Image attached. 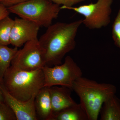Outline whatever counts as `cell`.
<instances>
[{
    "instance_id": "cell-1",
    "label": "cell",
    "mask_w": 120,
    "mask_h": 120,
    "mask_svg": "<svg viewBox=\"0 0 120 120\" xmlns=\"http://www.w3.org/2000/svg\"><path fill=\"white\" fill-rule=\"evenodd\" d=\"M82 22L80 19L69 23L57 22L47 27L38 39L45 65L61 64L66 54L75 49L76 37Z\"/></svg>"
},
{
    "instance_id": "cell-2",
    "label": "cell",
    "mask_w": 120,
    "mask_h": 120,
    "mask_svg": "<svg viewBox=\"0 0 120 120\" xmlns=\"http://www.w3.org/2000/svg\"><path fill=\"white\" fill-rule=\"evenodd\" d=\"M72 90L79 98L80 104L88 120H98L103 103L116 92V88L113 84L98 83L82 76L75 80Z\"/></svg>"
},
{
    "instance_id": "cell-3",
    "label": "cell",
    "mask_w": 120,
    "mask_h": 120,
    "mask_svg": "<svg viewBox=\"0 0 120 120\" xmlns=\"http://www.w3.org/2000/svg\"><path fill=\"white\" fill-rule=\"evenodd\" d=\"M2 81L9 94L22 101H28L35 97L44 87L45 83L42 68L24 71L11 65L4 73Z\"/></svg>"
},
{
    "instance_id": "cell-4",
    "label": "cell",
    "mask_w": 120,
    "mask_h": 120,
    "mask_svg": "<svg viewBox=\"0 0 120 120\" xmlns=\"http://www.w3.org/2000/svg\"><path fill=\"white\" fill-rule=\"evenodd\" d=\"M9 13L47 28L58 17L60 5L48 0H28L8 8Z\"/></svg>"
},
{
    "instance_id": "cell-5",
    "label": "cell",
    "mask_w": 120,
    "mask_h": 120,
    "mask_svg": "<svg viewBox=\"0 0 120 120\" xmlns=\"http://www.w3.org/2000/svg\"><path fill=\"white\" fill-rule=\"evenodd\" d=\"M113 0H98L95 3L78 7L62 6L61 8L72 10L84 17L82 23L90 30L105 27L111 22L112 5Z\"/></svg>"
},
{
    "instance_id": "cell-6",
    "label": "cell",
    "mask_w": 120,
    "mask_h": 120,
    "mask_svg": "<svg viewBox=\"0 0 120 120\" xmlns=\"http://www.w3.org/2000/svg\"><path fill=\"white\" fill-rule=\"evenodd\" d=\"M42 69L45 76L44 87L60 86L72 89L74 82L82 75V69L69 56L66 57L63 64L53 67L45 65Z\"/></svg>"
},
{
    "instance_id": "cell-7",
    "label": "cell",
    "mask_w": 120,
    "mask_h": 120,
    "mask_svg": "<svg viewBox=\"0 0 120 120\" xmlns=\"http://www.w3.org/2000/svg\"><path fill=\"white\" fill-rule=\"evenodd\" d=\"M19 50L11 65L22 71H31L41 69L45 65L42 49L38 39L28 41Z\"/></svg>"
},
{
    "instance_id": "cell-8",
    "label": "cell",
    "mask_w": 120,
    "mask_h": 120,
    "mask_svg": "<svg viewBox=\"0 0 120 120\" xmlns=\"http://www.w3.org/2000/svg\"><path fill=\"white\" fill-rule=\"evenodd\" d=\"M10 35V43L15 47H21L28 41L38 39L40 27L33 22L15 17Z\"/></svg>"
},
{
    "instance_id": "cell-9",
    "label": "cell",
    "mask_w": 120,
    "mask_h": 120,
    "mask_svg": "<svg viewBox=\"0 0 120 120\" xmlns=\"http://www.w3.org/2000/svg\"><path fill=\"white\" fill-rule=\"evenodd\" d=\"M0 89L4 96V102L13 110L17 120H38L34 105L35 97L26 101L18 100L7 91L2 80L0 81Z\"/></svg>"
},
{
    "instance_id": "cell-10",
    "label": "cell",
    "mask_w": 120,
    "mask_h": 120,
    "mask_svg": "<svg viewBox=\"0 0 120 120\" xmlns=\"http://www.w3.org/2000/svg\"><path fill=\"white\" fill-rule=\"evenodd\" d=\"M49 90L53 116L55 114L77 103L71 97L72 90L71 88L53 86L50 87Z\"/></svg>"
},
{
    "instance_id": "cell-11",
    "label": "cell",
    "mask_w": 120,
    "mask_h": 120,
    "mask_svg": "<svg viewBox=\"0 0 120 120\" xmlns=\"http://www.w3.org/2000/svg\"><path fill=\"white\" fill-rule=\"evenodd\" d=\"M50 87H43L35 96L34 105L38 120H52L53 113Z\"/></svg>"
},
{
    "instance_id": "cell-12",
    "label": "cell",
    "mask_w": 120,
    "mask_h": 120,
    "mask_svg": "<svg viewBox=\"0 0 120 120\" xmlns=\"http://www.w3.org/2000/svg\"><path fill=\"white\" fill-rule=\"evenodd\" d=\"M99 115L101 120H120V99L116 94L105 101Z\"/></svg>"
},
{
    "instance_id": "cell-13",
    "label": "cell",
    "mask_w": 120,
    "mask_h": 120,
    "mask_svg": "<svg viewBox=\"0 0 120 120\" xmlns=\"http://www.w3.org/2000/svg\"><path fill=\"white\" fill-rule=\"evenodd\" d=\"M52 120H88L80 103H76L54 114Z\"/></svg>"
},
{
    "instance_id": "cell-14",
    "label": "cell",
    "mask_w": 120,
    "mask_h": 120,
    "mask_svg": "<svg viewBox=\"0 0 120 120\" xmlns=\"http://www.w3.org/2000/svg\"><path fill=\"white\" fill-rule=\"evenodd\" d=\"M18 48H10L8 45H0V81L3 79L4 75L11 66L12 60L18 50Z\"/></svg>"
},
{
    "instance_id": "cell-15",
    "label": "cell",
    "mask_w": 120,
    "mask_h": 120,
    "mask_svg": "<svg viewBox=\"0 0 120 120\" xmlns=\"http://www.w3.org/2000/svg\"><path fill=\"white\" fill-rule=\"evenodd\" d=\"M14 19L8 15L0 20V45H10V35Z\"/></svg>"
},
{
    "instance_id": "cell-16",
    "label": "cell",
    "mask_w": 120,
    "mask_h": 120,
    "mask_svg": "<svg viewBox=\"0 0 120 120\" xmlns=\"http://www.w3.org/2000/svg\"><path fill=\"white\" fill-rule=\"evenodd\" d=\"M112 35L114 45L120 49V7L112 26Z\"/></svg>"
},
{
    "instance_id": "cell-17",
    "label": "cell",
    "mask_w": 120,
    "mask_h": 120,
    "mask_svg": "<svg viewBox=\"0 0 120 120\" xmlns=\"http://www.w3.org/2000/svg\"><path fill=\"white\" fill-rule=\"evenodd\" d=\"M0 120H17L13 110L5 102L0 103Z\"/></svg>"
},
{
    "instance_id": "cell-18",
    "label": "cell",
    "mask_w": 120,
    "mask_h": 120,
    "mask_svg": "<svg viewBox=\"0 0 120 120\" xmlns=\"http://www.w3.org/2000/svg\"><path fill=\"white\" fill-rule=\"evenodd\" d=\"M56 4L66 7H73L75 5L85 0H48Z\"/></svg>"
},
{
    "instance_id": "cell-19",
    "label": "cell",
    "mask_w": 120,
    "mask_h": 120,
    "mask_svg": "<svg viewBox=\"0 0 120 120\" xmlns=\"http://www.w3.org/2000/svg\"><path fill=\"white\" fill-rule=\"evenodd\" d=\"M28 0H0V4L8 8Z\"/></svg>"
},
{
    "instance_id": "cell-20",
    "label": "cell",
    "mask_w": 120,
    "mask_h": 120,
    "mask_svg": "<svg viewBox=\"0 0 120 120\" xmlns=\"http://www.w3.org/2000/svg\"><path fill=\"white\" fill-rule=\"evenodd\" d=\"M9 13L8 8L0 4V20L9 15Z\"/></svg>"
},
{
    "instance_id": "cell-21",
    "label": "cell",
    "mask_w": 120,
    "mask_h": 120,
    "mask_svg": "<svg viewBox=\"0 0 120 120\" xmlns=\"http://www.w3.org/2000/svg\"><path fill=\"white\" fill-rule=\"evenodd\" d=\"M4 102V96H3L2 92H1V90L0 89V103H2V102Z\"/></svg>"
}]
</instances>
